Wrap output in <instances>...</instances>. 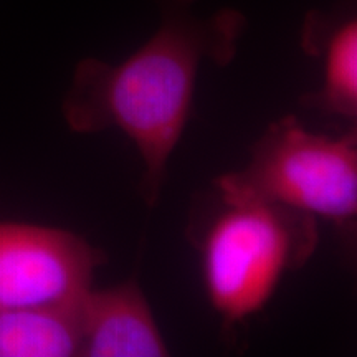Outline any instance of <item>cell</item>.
Instances as JSON below:
<instances>
[{"label": "cell", "instance_id": "5", "mask_svg": "<svg viewBox=\"0 0 357 357\" xmlns=\"http://www.w3.org/2000/svg\"><path fill=\"white\" fill-rule=\"evenodd\" d=\"M82 354L86 357L167 356L153 312L137 284L93 291L82 298Z\"/></svg>", "mask_w": 357, "mask_h": 357}, {"label": "cell", "instance_id": "4", "mask_svg": "<svg viewBox=\"0 0 357 357\" xmlns=\"http://www.w3.org/2000/svg\"><path fill=\"white\" fill-rule=\"evenodd\" d=\"M105 260L71 231L0 223V310L77 300Z\"/></svg>", "mask_w": 357, "mask_h": 357}, {"label": "cell", "instance_id": "2", "mask_svg": "<svg viewBox=\"0 0 357 357\" xmlns=\"http://www.w3.org/2000/svg\"><path fill=\"white\" fill-rule=\"evenodd\" d=\"M318 243L310 213L257 199H223L205 231L204 273L208 296L227 321L253 314L281 276L307 261Z\"/></svg>", "mask_w": 357, "mask_h": 357}, {"label": "cell", "instance_id": "1", "mask_svg": "<svg viewBox=\"0 0 357 357\" xmlns=\"http://www.w3.org/2000/svg\"><path fill=\"white\" fill-rule=\"evenodd\" d=\"M155 2L162 12L159 32L121 65L79 61L63 101L73 131L114 126L136 142L149 205L158 202L167 160L189 118L200 63L205 58L229 63L245 30V17L230 8L199 19L192 12L197 0Z\"/></svg>", "mask_w": 357, "mask_h": 357}, {"label": "cell", "instance_id": "7", "mask_svg": "<svg viewBox=\"0 0 357 357\" xmlns=\"http://www.w3.org/2000/svg\"><path fill=\"white\" fill-rule=\"evenodd\" d=\"M312 105L328 113L356 118L357 113V24L346 20L326 38L324 86Z\"/></svg>", "mask_w": 357, "mask_h": 357}, {"label": "cell", "instance_id": "3", "mask_svg": "<svg viewBox=\"0 0 357 357\" xmlns=\"http://www.w3.org/2000/svg\"><path fill=\"white\" fill-rule=\"evenodd\" d=\"M223 199H257L349 223L357 212V141L318 136L293 116L271 124L252 162L217 181Z\"/></svg>", "mask_w": 357, "mask_h": 357}, {"label": "cell", "instance_id": "6", "mask_svg": "<svg viewBox=\"0 0 357 357\" xmlns=\"http://www.w3.org/2000/svg\"><path fill=\"white\" fill-rule=\"evenodd\" d=\"M83 294L55 305L0 310V357L82 354Z\"/></svg>", "mask_w": 357, "mask_h": 357}]
</instances>
